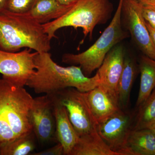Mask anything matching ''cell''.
Returning a JSON list of instances; mask_svg holds the SVG:
<instances>
[{
    "label": "cell",
    "instance_id": "cell-6",
    "mask_svg": "<svg viewBox=\"0 0 155 155\" xmlns=\"http://www.w3.org/2000/svg\"><path fill=\"white\" fill-rule=\"evenodd\" d=\"M51 94L66 108L69 120L79 137L97 130V123L89 108L83 92L69 87Z\"/></svg>",
    "mask_w": 155,
    "mask_h": 155
},
{
    "label": "cell",
    "instance_id": "cell-20",
    "mask_svg": "<svg viewBox=\"0 0 155 155\" xmlns=\"http://www.w3.org/2000/svg\"><path fill=\"white\" fill-rule=\"evenodd\" d=\"M32 133L16 139L14 141L0 149V155L29 154L33 151L35 148Z\"/></svg>",
    "mask_w": 155,
    "mask_h": 155
},
{
    "label": "cell",
    "instance_id": "cell-5",
    "mask_svg": "<svg viewBox=\"0 0 155 155\" xmlns=\"http://www.w3.org/2000/svg\"><path fill=\"white\" fill-rule=\"evenodd\" d=\"M123 0H119L118 8L110 23L94 44L86 51L78 54L67 53L62 56L63 63L79 65L85 76L89 77L102 64L106 56L114 46L128 37L122 22Z\"/></svg>",
    "mask_w": 155,
    "mask_h": 155
},
{
    "label": "cell",
    "instance_id": "cell-10",
    "mask_svg": "<svg viewBox=\"0 0 155 155\" xmlns=\"http://www.w3.org/2000/svg\"><path fill=\"white\" fill-rule=\"evenodd\" d=\"M131 115L120 109L104 122L98 124L97 130L104 141L119 155H124L131 130Z\"/></svg>",
    "mask_w": 155,
    "mask_h": 155
},
{
    "label": "cell",
    "instance_id": "cell-23",
    "mask_svg": "<svg viewBox=\"0 0 155 155\" xmlns=\"http://www.w3.org/2000/svg\"><path fill=\"white\" fill-rule=\"evenodd\" d=\"M32 155H64V148L62 145L58 143L55 145L47 149L31 154Z\"/></svg>",
    "mask_w": 155,
    "mask_h": 155
},
{
    "label": "cell",
    "instance_id": "cell-8",
    "mask_svg": "<svg viewBox=\"0 0 155 155\" xmlns=\"http://www.w3.org/2000/svg\"><path fill=\"white\" fill-rule=\"evenodd\" d=\"M142 6L135 0H123L122 24L145 55L155 60V46L143 16Z\"/></svg>",
    "mask_w": 155,
    "mask_h": 155
},
{
    "label": "cell",
    "instance_id": "cell-13",
    "mask_svg": "<svg viewBox=\"0 0 155 155\" xmlns=\"http://www.w3.org/2000/svg\"><path fill=\"white\" fill-rule=\"evenodd\" d=\"M83 94L97 125L120 109L117 102L101 87L97 86Z\"/></svg>",
    "mask_w": 155,
    "mask_h": 155
},
{
    "label": "cell",
    "instance_id": "cell-14",
    "mask_svg": "<svg viewBox=\"0 0 155 155\" xmlns=\"http://www.w3.org/2000/svg\"><path fill=\"white\" fill-rule=\"evenodd\" d=\"M124 155H155V133L149 128L132 129Z\"/></svg>",
    "mask_w": 155,
    "mask_h": 155
},
{
    "label": "cell",
    "instance_id": "cell-1",
    "mask_svg": "<svg viewBox=\"0 0 155 155\" xmlns=\"http://www.w3.org/2000/svg\"><path fill=\"white\" fill-rule=\"evenodd\" d=\"M35 62L36 71L26 86L37 94H54L69 87L86 92L99 85V77L97 73L93 77H87L79 66H60L54 62L49 52H38Z\"/></svg>",
    "mask_w": 155,
    "mask_h": 155
},
{
    "label": "cell",
    "instance_id": "cell-27",
    "mask_svg": "<svg viewBox=\"0 0 155 155\" xmlns=\"http://www.w3.org/2000/svg\"><path fill=\"white\" fill-rule=\"evenodd\" d=\"M8 0H0V12L6 10Z\"/></svg>",
    "mask_w": 155,
    "mask_h": 155
},
{
    "label": "cell",
    "instance_id": "cell-21",
    "mask_svg": "<svg viewBox=\"0 0 155 155\" xmlns=\"http://www.w3.org/2000/svg\"><path fill=\"white\" fill-rule=\"evenodd\" d=\"M37 0H8L6 10L19 14H28Z\"/></svg>",
    "mask_w": 155,
    "mask_h": 155
},
{
    "label": "cell",
    "instance_id": "cell-29",
    "mask_svg": "<svg viewBox=\"0 0 155 155\" xmlns=\"http://www.w3.org/2000/svg\"><path fill=\"white\" fill-rule=\"evenodd\" d=\"M154 132H155V131H154Z\"/></svg>",
    "mask_w": 155,
    "mask_h": 155
},
{
    "label": "cell",
    "instance_id": "cell-7",
    "mask_svg": "<svg viewBox=\"0 0 155 155\" xmlns=\"http://www.w3.org/2000/svg\"><path fill=\"white\" fill-rule=\"evenodd\" d=\"M28 48L21 51L11 52L0 49V74L2 78L19 87L26 86L36 71L35 57Z\"/></svg>",
    "mask_w": 155,
    "mask_h": 155
},
{
    "label": "cell",
    "instance_id": "cell-19",
    "mask_svg": "<svg viewBox=\"0 0 155 155\" xmlns=\"http://www.w3.org/2000/svg\"><path fill=\"white\" fill-rule=\"evenodd\" d=\"M139 107L133 129L150 128L155 122V88Z\"/></svg>",
    "mask_w": 155,
    "mask_h": 155
},
{
    "label": "cell",
    "instance_id": "cell-24",
    "mask_svg": "<svg viewBox=\"0 0 155 155\" xmlns=\"http://www.w3.org/2000/svg\"><path fill=\"white\" fill-rule=\"evenodd\" d=\"M146 25L148 29L150 35V36L151 37L152 39L154 45L155 46V29L153 28L151 26H150L146 22Z\"/></svg>",
    "mask_w": 155,
    "mask_h": 155
},
{
    "label": "cell",
    "instance_id": "cell-3",
    "mask_svg": "<svg viewBox=\"0 0 155 155\" xmlns=\"http://www.w3.org/2000/svg\"><path fill=\"white\" fill-rule=\"evenodd\" d=\"M113 9L109 0H78L62 17L42 25L51 40L58 29L66 27L81 28L84 37L91 38L95 27L110 18Z\"/></svg>",
    "mask_w": 155,
    "mask_h": 155
},
{
    "label": "cell",
    "instance_id": "cell-26",
    "mask_svg": "<svg viewBox=\"0 0 155 155\" xmlns=\"http://www.w3.org/2000/svg\"><path fill=\"white\" fill-rule=\"evenodd\" d=\"M143 5H155V0H135Z\"/></svg>",
    "mask_w": 155,
    "mask_h": 155
},
{
    "label": "cell",
    "instance_id": "cell-25",
    "mask_svg": "<svg viewBox=\"0 0 155 155\" xmlns=\"http://www.w3.org/2000/svg\"><path fill=\"white\" fill-rule=\"evenodd\" d=\"M61 5H70L76 2L78 0H57Z\"/></svg>",
    "mask_w": 155,
    "mask_h": 155
},
{
    "label": "cell",
    "instance_id": "cell-12",
    "mask_svg": "<svg viewBox=\"0 0 155 155\" xmlns=\"http://www.w3.org/2000/svg\"><path fill=\"white\" fill-rule=\"evenodd\" d=\"M49 95L52 97L54 104L56 140L63 146L64 155H70L79 136L69 120L66 108L53 94Z\"/></svg>",
    "mask_w": 155,
    "mask_h": 155
},
{
    "label": "cell",
    "instance_id": "cell-28",
    "mask_svg": "<svg viewBox=\"0 0 155 155\" xmlns=\"http://www.w3.org/2000/svg\"><path fill=\"white\" fill-rule=\"evenodd\" d=\"M149 129H151V130H153V131H155V122L154 124H153L152 125V126H151Z\"/></svg>",
    "mask_w": 155,
    "mask_h": 155
},
{
    "label": "cell",
    "instance_id": "cell-16",
    "mask_svg": "<svg viewBox=\"0 0 155 155\" xmlns=\"http://www.w3.org/2000/svg\"><path fill=\"white\" fill-rule=\"evenodd\" d=\"M70 155H119L109 147L97 130L79 137Z\"/></svg>",
    "mask_w": 155,
    "mask_h": 155
},
{
    "label": "cell",
    "instance_id": "cell-11",
    "mask_svg": "<svg viewBox=\"0 0 155 155\" xmlns=\"http://www.w3.org/2000/svg\"><path fill=\"white\" fill-rule=\"evenodd\" d=\"M125 58L123 46L116 45L107 54L97 72L100 79L99 86L107 92L118 104V83L123 71Z\"/></svg>",
    "mask_w": 155,
    "mask_h": 155
},
{
    "label": "cell",
    "instance_id": "cell-18",
    "mask_svg": "<svg viewBox=\"0 0 155 155\" xmlns=\"http://www.w3.org/2000/svg\"><path fill=\"white\" fill-rule=\"evenodd\" d=\"M136 75V68L132 59L125 58L124 67L117 89L118 105L121 110L126 109L130 102V91Z\"/></svg>",
    "mask_w": 155,
    "mask_h": 155
},
{
    "label": "cell",
    "instance_id": "cell-15",
    "mask_svg": "<svg viewBox=\"0 0 155 155\" xmlns=\"http://www.w3.org/2000/svg\"><path fill=\"white\" fill-rule=\"evenodd\" d=\"M73 4L64 5L57 0H37L27 14L39 24H44L62 17Z\"/></svg>",
    "mask_w": 155,
    "mask_h": 155
},
{
    "label": "cell",
    "instance_id": "cell-2",
    "mask_svg": "<svg viewBox=\"0 0 155 155\" xmlns=\"http://www.w3.org/2000/svg\"><path fill=\"white\" fill-rule=\"evenodd\" d=\"M51 40L42 24L28 14L5 10L0 12V49L16 52L28 48L38 53L51 49Z\"/></svg>",
    "mask_w": 155,
    "mask_h": 155
},
{
    "label": "cell",
    "instance_id": "cell-17",
    "mask_svg": "<svg viewBox=\"0 0 155 155\" xmlns=\"http://www.w3.org/2000/svg\"><path fill=\"white\" fill-rule=\"evenodd\" d=\"M140 85L136 105L139 107L145 101L155 88V60L143 56L140 62Z\"/></svg>",
    "mask_w": 155,
    "mask_h": 155
},
{
    "label": "cell",
    "instance_id": "cell-9",
    "mask_svg": "<svg viewBox=\"0 0 155 155\" xmlns=\"http://www.w3.org/2000/svg\"><path fill=\"white\" fill-rule=\"evenodd\" d=\"M29 118L33 132L41 143L56 140L54 104L51 95L34 98Z\"/></svg>",
    "mask_w": 155,
    "mask_h": 155
},
{
    "label": "cell",
    "instance_id": "cell-4",
    "mask_svg": "<svg viewBox=\"0 0 155 155\" xmlns=\"http://www.w3.org/2000/svg\"><path fill=\"white\" fill-rule=\"evenodd\" d=\"M33 101L24 87L0 79V125L12 130L17 138L33 132L29 115Z\"/></svg>",
    "mask_w": 155,
    "mask_h": 155
},
{
    "label": "cell",
    "instance_id": "cell-22",
    "mask_svg": "<svg viewBox=\"0 0 155 155\" xmlns=\"http://www.w3.org/2000/svg\"><path fill=\"white\" fill-rule=\"evenodd\" d=\"M142 14L146 22L155 29V5H143Z\"/></svg>",
    "mask_w": 155,
    "mask_h": 155
}]
</instances>
